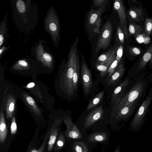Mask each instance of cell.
<instances>
[{"mask_svg": "<svg viewBox=\"0 0 152 152\" xmlns=\"http://www.w3.org/2000/svg\"><path fill=\"white\" fill-rule=\"evenodd\" d=\"M146 72H143L135 77L132 86L125 96L114 108V116L123 108L136 101H140L146 95L148 86Z\"/></svg>", "mask_w": 152, "mask_h": 152, "instance_id": "1", "label": "cell"}, {"mask_svg": "<svg viewBox=\"0 0 152 152\" xmlns=\"http://www.w3.org/2000/svg\"><path fill=\"white\" fill-rule=\"evenodd\" d=\"M78 40L74 41L70 50L67 65L62 74V86L63 91L68 96H74L75 92L73 83L75 59L77 54Z\"/></svg>", "mask_w": 152, "mask_h": 152, "instance_id": "2", "label": "cell"}, {"mask_svg": "<svg viewBox=\"0 0 152 152\" xmlns=\"http://www.w3.org/2000/svg\"><path fill=\"white\" fill-rule=\"evenodd\" d=\"M152 101V87L150 88L146 98L138 107L130 123L129 130L135 132L142 128L147 118Z\"/></svg>", "mask_w": 152, "mask_h": 152, "instance_id": "3", "label": "cell"}, {"mask_svg": "<svg viewBox=\"0 0 152 152\" xmlns=\"http://www.w3.org/2000/svg\"><path fill=\"white\" fill-rule=\"evenodd\" d=\"M106 4L107 3L103 4L97 10L91 9L88 14L86 27L91 37L100 32L101 17L106 10Z\"/></svg>", "mask_w": 152, "mask_h": 152, "instance_id": "4", "label": "cell"}, {"mask_svg": "<svg viewBox=\"0 0 152 152\" xmlns=\"http://www.w3.org/2000/svg\"><path fill=\"white\" fill-rule=\"evenodd\" d=\"M113 28L110 21H107L100 31L95 51L96 55L102 49L104 50L109 46L112 37Z\"/></svg>", "mask_w": 152, "mask_h": 152, "instance_id": "5", "label": "cell"}, {"mask_svg": "<svg viewBox=\"0 0 152 152\" xmlns=\"http://www.w3.org/2000/svg\"><path fill=\"white\" fill-rule=\"evenodd\" d=\"M152 58V44L149 47L139 61L134 65L128 73L127 76L133 78L144 72L146 66Z\"/></svg>", "mask_w": 152, "mask_h": 152, "instance_id": "6", "label": "cell"}, {"mask_svg": "<svg viewBox=\"0 0 152 152\" xmlns=\"http://www.w3.org/2000/svg\"><path fill=\"white\" fill-rule=\"evenodd\" d=\"M140 101H136L121 109L115 116L114 122L120 124V128L132 116Z\"/></svg>", "mask_w": 152, "mask_h": 152, "instance_id": "7", "label": "cell"}, {"mask_svg": "<svg viewBox=\"0 0 152 152\" xmlns=\"http://www.w3.org/2000/svg\"><path fill=\"white\" fill-rule=\"evenodd\" d=\"M134 79L135 77L131 79L127 76L122 82L115 89L112 97V101L114 105H117L125 96Z\"/></svg>", "mask_w": 152, "mask_h": 152, "instance_id": "8", "label": "cell"}, {"mask_svg": "<svg viewBox=\"0 0 152 152\" xmlns=\"http://www.w3.org/2000/svg\"><path fill=\"white\" fill-rule=\"evenodd\" d=\"M113 7L117 12L120 20V26L126 38L129 37L127 28V20L125 9L121 0H115L113 3Z\"/></svg>", "mask_w": 152, "mask_h": 152, "instance_id": "9", "label": "cell"}, {"mask_svg": "<svg viewBox=\"0 0 152 152\" xmlns=\"http://www.w3.org/2000/svg\"><path fill=\"white\" fill-rule=\"evenodd\" d=\"M64 122L66 127L65 134L68 140H76L82 139V135L81 132L70 117H65Z\"/></svg>", "mask_w": 152, "mask_h": 152, "instance_id": "10", "label": "cell"}, {"mask_svg": "<svg viewBox=\"0 0 152 152\" xmlns=\"http://www.w3.org/2000/svg\"><path fill=\"white\" fill-rule=\"evenodd\" d=\"M81 78L84 94H87L93 86L91 72L85 62H83L81 66Z\"/></svg>", "mask_w": 152, "mask_h": 152, "instance_id": "11", "label": "cell"}, {"mask_svg": "<svg viewBox=\"0 0 152 152\" xmlns=\"http://www.w3.org/2000/svg\"><path fill=\"white\" fill-rule=\"evenodd\" d=\"M104 113V110L102 106L93 110L85 117L84 122V128L87 129L93 126L101 119Z\"/></svg>", "mask_w": 152, "mask_h": 152, "instance_id": "12", "label": "cell"}, {"mask_svg": "<svg viewBox=\"0 0 152 152\" xmlns=\"http://www.w3.org/2000/svg\"><path fill=\"white\" fill-rule=\"evenodd\" d=\"M125 71L123 59H121L114 72L107 82L109 85H114L118 83L124 75Z\"/></svg>", "mask_w": 152, "mask_h": 152, "instance_id": "13", "label": "cell"}, {"mask_svg": "<svg viewBox=\"0 0 152 152\" xmlns=\"http://www.w3.org/2000/svg\"><path fill=\"white\" fill-rule=\"evenodd\" d=\"M128 14L133 23H140L143 21V12L140 7H134L130 8Z\"/></svg>", "mask_w": 152, "mask_h": 152, "instance_id": "14", "label": "cell"}, {"mask_svg": "<svg viewBox=\"0 0 152 152\" xmlns=\"http://www.w3.org/2000/svg\"><path fill=\"white\" fill-rule=\"evenodd\" d=\"M123 53V47L122 45L119 44L116 52V56L115 59L113 61L107 73H109L107 77L111 76L114 72L116 67L120 62Z\"/></svg>", "mask_w": 152, "mask_h": 152, "instance_id": "15", "label": "cell"}, {"mask_svg": "<svg viewBox=\"0 0 152 152\" xmlns=\"http://www.w3.org/2000/svg\"><path fill=\"white\" fill-rule=\"evenodd\" d=\"M118 45L113 48L106 52L100 55L97 58L95 64V66L103 64L107 61L117 50Z\"/></svg>", "mask_w": 152, "mask_h": 152, "instance_id": "16", "label": "cell"}, {"mask_svg": "<svg viewBox=\"0 0 152 152\" xmlns=\"http://www.w3.org/2000/svg\"><path fill=\"white\" fill-rule=\"evenodd\" d=\"M108 136L105 132H96L88 136V141L90 142H103L107 140Z\"/></svg>", "mask_w": 152, "mask_h": 152, "instance_id": "17", "label": "cell"}, {"mask_svg": "<svg viewBox=\"0 0 152 152\" xmlns=\"http://www.w3.org/2000/svg\"><path fill=\"white\" fill-rule=\"evenodd\" d=\"M116 56V53H115L106 62L95 66L97 69L100 72L101 75L102 77L107 73L108 70L115 59Z\"/></svg>", "mask_w": 152, "mask_h": 152, "instance_id": "18", "label": "cell"}, {"mask_svg": "<svg viewBox=\"0 0 152 152\" xmlns=\"http://www.w3.org/2000/svg\"><path fill=\"white\" fill-rule=\"evenodd\" d=\"M7 134V129L3 112L1 110L0 117V142L1 144L4 143Z\"/></svg>", "mask_w": 152, "mask_h": 152, "instance_id": "19", "label": "cell"}, {"mask_svg": "<svg viewBox=\"0 0 152 152\" xmlns=\"http://www.w3.org/2000/svg\"><path fill=\"white\" fill-rule=\"evenodd\" d=\"M80 61L78 54L76 56L74 69V73L73 77V83L75 91L76 93L77 90L78 85V81L79 77Z\"/></svg>", "mask_w": 152, "mask_h": 152, "instance_id": "20", "label": "cell"}, {"mask_svg": "<svg viewBox=\"0 0 152 152\" xmlns=\"http://www.w3.org/2000/svg\"><path fill=\"white\" fill-rule=\"evenodd\" d=\"M72 152H89L87 145L83 141L75 140L72 147Z\"/></svg>", "mask_w": 152, "mask_h": 152, "instance_id": "21", "label": "cell"}, {"mask_svg": "<svg viewBox=\"0 0 152 152\" xmlns=\"http://www.w3.org/2000/svg\"><path fill=\"white\" fill-rule=\"evenodd\" d=\"M104 94V91H103L95 95L89 102L86 107V110H89L96 107L102 101Z\"/></svg>", "mask_w": 152, "mask_h": 152, "instance_id": "22", "label": "cell"}, {"mask_svg": "<svg viewBox=\"0 0 152 152\" xmlns=\"http://www.w3.org/2000/svg\"><path fill=\"white\" fill-rule=\"evenodd\" d=\"M15 104V99L12 96L9 97L6 105L7 117V118L12 117L13 113Z\"/></svg>", "mask_w": 152, "mask_h": 152, "instance_id": "23", "label": "cell"}, {"mask_svg": "<svg viewBox=\"0 0 152 152\" xmlns=\"http://www.w3.org/2000/svg\"><path fill=\"white\" fill-rule=\"evenodd\" d=\"M143 31V29L141 26L132 22L129 23L128 28L129 34L136 37Z\"/></svg>", "mask_w": 152, "mask_h": 152, "instance_id": "24", "label": "cell"}, {"mask_svg": "<svg viewBox=\"0 0 152 152\" xmlns=\"http://www.w3.org/2000/svg\"><path fill=\"white\" fill-rule=\"evenodd\" d=\"M58 129L57 128L52 129L50 132L48 145V152H50L52 150L56 140L58 134Z\"/></svg>", "mask_w": 152, "mask_h": 152, "instance_id": "25", "label": "cell"}, {"mask_svg": "<svg viewBox=\"0 0 152 152\" xmlns=\"http://www.w3.org/2000/svg\"><path fill=\"white\" fill-rule=\"evenodd\" d=\"M24 98L27 104L31 110L37 114L40 115L41 114L40 110L34 99L31 96L27 95L25 96Z\"/></svg>", "mask_w": 152, "mask_h": 152, "instance_id": "26", "label": "cell"}, {"mask_svg": "<svg viewBox=\"0 0 152 152\" xmlns=\"http://www.w3.org/2000/svg\"><path fill=\"white\" fill-rule=\"evenodd\" d=\"M65 143V139L64 134L62 133L60 134L55 145L54 150L58 151L63 148Z\"/></svg>", "mask_w": 152, "mask_h": 152, "instance_id": "27", "label": "cell"}, {"mask_svg": "<svg viewBox=\"0 0 152 152\" xmlns=\"http://www.w3.org/2000/svg\"><path fill=\"white\" fill-rule=\"evenodd\" d=\"M144 31L145 34L149 36L152 32V18H146L145 22Z\"/></svg>", "mask_w": 152, "mask_h": 152, "instance_id": "28", "label": "cell"}, {"mask_svg": "<svg viewBox=\"0 0 152 152\" xmlns=\"http://www.w3.org/2000/svg\"><path fill=\"white\" fill-rule=\"evenodd\" d=\"M136 40L140 43H143L145 44L148 43L150 42V38L145 33L141 34L136 37Z\"/></svg>", "mask_w": 152, "mask_h": 152, "instance_id": "29", "label": "cell"}, {"mask_svg": "<svg viewBox=\"0 0 152 152\" xmlns=\"http://www.w3.org/2000/svg\"><path fill=\"white\" fill-rule=\"evenodd\" d=\"M116 34L119 44L123 45L124 41V35L120 26L118 25L117 27Z\"/></svg>", "mask_w": 152, "mask_h": 152, "instance_id": "30", "label": "cell"}, {"mask_svg": "<svg viewBox=\"0 0 152 152\" xmlns=\"http://www.w3.org/2000/svg\"><path fill=\"white\" fill-rule=\"evenodd\" d=\"M16 7L18 11L20 13H23L26 10V8L24 2L21 0H19L16 2Z\"/></svg>", "mask_w": 152, "mask_h": 152, "instance_id": "31", "label": "cell"}, {"mask_svg": "<svg viewBox=\"0 0 152 152\" xmlns=\"http://www.w3.org/2000/svg\"><path fill=\"white\" fill-rule=\"evenodd\" d=\"M17 129V125L16 124L15 118L14 116L12 118V121L10 126V130L12 135L15 134Z\"/></svg>", "mask_w": 152, "mask_h": 152, "instance_id": "32", "label": "cell"}, {"mask_svg": "<svg viewBox=\"0 0 152 152\" xmlns=\"http://www.w3.org/2000/svg\"><path fill=\"white\" fill-rule=\"evenodd\" d=\"M47 138H45L44 142L38 150L35 149L34 148H32L30 149L28 152H44L47 141Z\"/></svg>", "mask_w": 152, "mask_h": 152, "instance_id": "33", "label": "cell"}, {"mask_svg": "<svg viewBox=\"0 0 152 152\" xmlns=\"http://www.w3.org/2000/svg\"><path fill=\"white\" fill-rule=\"evenodd\" d=\"M129 53L133 56H136L139 55L141 53L140 49L136 47L130 48L129 49Z\"/></svg>", "mask_w": 152, "mask_h": 152, "instance_id": "34", "label": "cell"}, {"mask_svg": "<svg viewBox=\"0 0 152 152\" xmlns=\"http://www.w3.org/2000/svg\"><path fill=\"white\" fill-rule=\"evenodd\" d=\"M107 0H95L93 1V4L94 6L98 7L107 3Z\"/></svg>", "mask_w": 152, "mask_h": 152, "instance_id": "35", "label": "cell"}, {"mask_svg": "<svg viewBox=\"0 0 152 152\" xmlns=\"http://www.w3.org/2000/svg\"><path fill=\"white\" fill-rule=\"evenodd\" d=\"M43 58L45 60L48 62L50 61L52 59L51 56L49 54L46 53L44 54Z\"/></svg>", "mask_w": 152, "mask_h": 152, "instance_id": "36", "label": "cell"}, {"mask_svg": "<svg viewBox=\"0 0 152 152\" xmlns=\"http://www.w3.org/2000/svg\"><path fill=\"white\" fill-rule=\"evenodd\" d=\"M18 64L21 66L24 67H26L28 65L26 61L23 60L19 61Z\"/></svg>", "mask_w": 152, "mask_h": 152, "instance_id": "37", "label": "cell"}, {"mask_svg": "<svg viewBox=\"0 0 152 152\" xmlns=\"http://www.w3.org/2000/svg\"><path fill=\"white\" fill-rule=\"evenodd\" d=\"M49 28L50 30L53 31H55L57 29L56 25L54 23H51L49 25Z\"/></svg>", "mask_w": 152, "mask_h": 152, "instance_id": "38", "label": "cell"}, {"mask_svg": "<svg viewBox=\"0 0 152 152\" xmlns=\"http://www.w3.org/2000/svg\"><path fill=\"white\" fill-rule=\"evenodd\" d=\"M35 85L34 83L31 82L29 83L27 85L26 87L28 88H30L33 87Z\"/></svg>", "mask_w": 152, "mask_h": 152, "instance_id": "39", "label": "cell"}, {"mask_svg": "<svg viewBox=\"0 0 152 152\" xmlns=\"http://www.w3.org/2000/svg\"><path fill=\"white\" fill-rule=\"evenodd\" d=\"M4 37L3 36L0 34V46H1L2 44L4 41Z\"/></svg>", "mask_w": 152, "mask_h": 152, "instance_id": "40", "label": "cell"}, {"mask_svg": "<svg viewBox=\"0 0 152 152\" xmlns=\"http://www.w3.org/2000/svg\"><path fill=\"white\" fill-rule=\"evenodd\" d=\"M147 78L149 81L152 83V72L148 76Z\"/></svg>", "mask_w": 152, "mask_h": 152, "instance_id": "41", "label": "cell"}, {"mask_svg": "<svg viewBox=\"0 0 152 152\" xmlns=\"http://www.w3.org/2000/svg\"><path fill=\"white\" fill-rule=\"evenodd\" d=\"M120 146L119 145H118L114 152H120Z\"/></svg>", "mask_w": 152, "mask_h": 152, "instance_id": "42", "label": "cell"}, {"mask_svg": "<svg viewBox=\"0 0 152 152\" xmlns=\"http://www.w3.org/2000/svg\"><path fill=\"white\" fill-rule=\"evenodd\" d=\"M149 66L151 69H152V58L150 61Z\"/></svg>", "mask_w": 152, "mask_h": 152, "instance_id": "43", "label": "cell"}, {"mask_svg": "<svg viewBox=\"0 0 152 152\" xmlns=\"http://www.w3.org/2000/svg\"><path fill=\"white\" fill-rule=\"evenodd\" d=\"M3 49H2H2H1L0 50V54L1 55V54L2 53V51H3Z\"/></svg>", "mask_w": 152, "mask_h": 152, "instance_id": "44", "label": "cell"}]
</instances>
